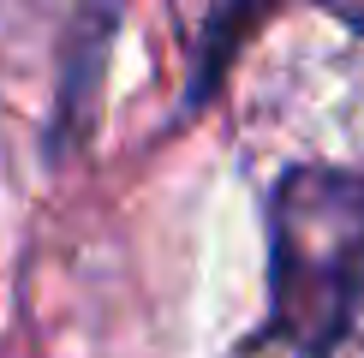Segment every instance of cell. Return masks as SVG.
I'll return each mask as SVG.
<instances>
[{
    "mask_svg": "<svg viewBox=\"0 0 364 358\" xmlns=\"http://www.w3.org/2000/svg\"><path fill=\"white\" fill-rule=\"evenodd\" d=\"M364 317V173L305 161L269 191V322L281 358H335Z\"/></svg>",
    "mask_w": 364,
    "mask_h": 358,
    "instance_id": "cell-1",
    "label": "cell"
},
{
    "mask_svg": "<svg viewBox=\"0 0 364 358\" xmlns=\"http://www.w3.org/2000/svg\"><path fill=\"white\" fill-rule=\"evenodd\" d=\"M328 18H335V24H346V30H358V36H364V6H335Z\"/></svg>",
    "mask_w": 364,
    "mask_h": 358,
    "instance_id": "cell-2",
    "label": "cell"
}]
</instances>
